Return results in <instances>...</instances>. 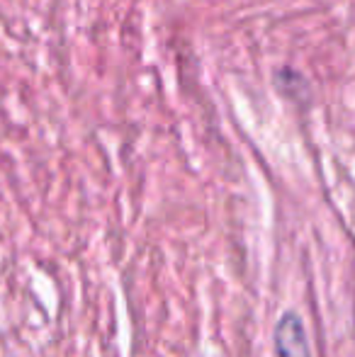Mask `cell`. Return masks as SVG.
<instances>
[{"mask_svg": "<svg viewBox=\"0 0 355 357\" xmlns=\"http://www.w3.org/2000/svg\"><path fill=\"white\" fill-rule=\"evenodd\" d=\"M273 357H314L302 316L294 309L280 314L273 328Z\"/></svg>", "mask_w": 355, "mask_h": 357, "instance_id": "obj_1", "label": "cell"}]
</instances>
